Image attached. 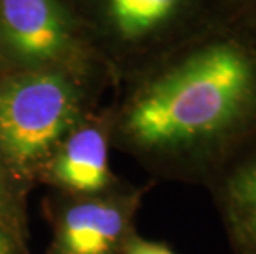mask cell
Segmentation results:
<instances>
[{
    "instance_id": "1",
    "label": "cell",
    "mask_w": 256,
    "mask_h": 254,
    "mask_svg": "<svg viewBox=\"0 0 256 254\" xmlns=\"http://www.w3.org/2000/svg\"><path fill=\"white\" fill-rule=\"evenodd\" d=\"M142 152L216 170L256 134V23L232 17L190 40L142 81L124 114Z\"/></svg>"
},
{
    "instance_id": "2",
    "label": "cell",
    "mask_w": 256,
    "mask_h": 254,
    "mask_svg": "<svg viewBox=\"0 0 256 254\" xmlns=\"http://www.w3.org/2000/svg\"><path fill=\"white\" fill-rule=\"evenodd\" d=\"M76 116V93L56 73H26L0 84V149L17 167L45 157Z\"/></svg>"
},
{
    "instance_id": "3",
    "label": "cell",
    "mask_w": 256,
    "mask_h": 254,
    "mask_svg": "<svg viewBox=\"0 0 256 254\" xmlns=\"http://www.w3.org/2000/svg\"><path fill=\"white\" fill-rule=\"evenodd\" d=\"M0 26L10 50L26 61H50L70 45L58 0H0Z\"/></svg>"
},
{
    "instance_id": "4",
    "label": "cell",
    "mask_w": 256,
    "mask_h": 254,
    "mask_svg": "<svg viewBox=\"0 0 256 254\" xmlns=\"http://www.w3.org/2000/svg\"><path fill=\"white\" fill-rule=\"evenodd\" d=\"M216 172L233 246L238 254H256V134Z\"/></svg>"
},
{
    "instance_id": "5",
    "label": "cell",
    "mask_w": 256,
    "mask_h": 254,
    "mask_svg": "<svg viewBox=\"0 0 256 254\" xmlns=\"http://www.w3.org/2000/svg\"><path fill=\"white\" fill-rule=\"evenodd\" d=\"M126 216L116 205L83 203L63 216L58 235L60 254H111L124 233Z\"/></svg>"
},
{
    "instance_id": "6",
    "label": "cell",
    "mask_w": 256,
    "mask_h": 254,
    "mask_svg": "<svg viewBox=\"0 0 256 254\" xmlns=\"http://www.w3.org/2000/svg\"><path fill=\"white\" fill-rule=\"evenodd\" d=\"M110 160L104 136L84 127L66 140L53 162V177L78 193H94L110 183Z\"/></svg>"
},
{
    "instance_id": "7",
    "label": "cell",
    "mask_w": 256,
    "mask_h": 254,
    "mask_svg": "<svg viewBox=\"0 0 256 254\" xmlns=\"http://www.w3.org/2000/svg\"><path fill=\"white\" fill-rule=\"evenodd\" d=\"M233 17L256 23V0H228Z\"/></svg>"
},
{
    "instance_id": "8",
    "label": "cell",
    "mask_w": 256,
    "mask_h": 254,
    "mask_svg": "<svg viewBox=\"0 0 256 254\" xmlns=\"http://www.w3.org/2000/svg\"><path fill=\"white\" fill-rule=\"evenodd\" d=\"M126 254H174L166 246L157 245V243H149L144 240H134L128 246Z\"/></svg>"
},
{
    "instance_id": "9",
    "label": "cell",
    "mask_w": 256,
    "mask_h": 254,
    "mask_svg": "<svg viewBox=\"0 0 256 254\" xmlns=\"http://www.w3.org/2000/svg\"><path fill=\"white\" fill-rule=\"evenodd\" d=\"M0 254H12V246H10L8 238L0 230Z\"/></svg>"
},
{
    "instance_id": "10",
    "label": "cell",
    "mask_w": 256,
    "mask_h": 254,
    "mask_svg": "<svg viewBox=\"0 0 256 254\" xmlns=\"http://www.w3.org/2000/svg\"><path fill=\"white\" fill-rule=\"evenodd\" d=\"M4 190H5V185H4V174H2V167H0V198L4 197Z\"/></svg>"
}]
</instances>
